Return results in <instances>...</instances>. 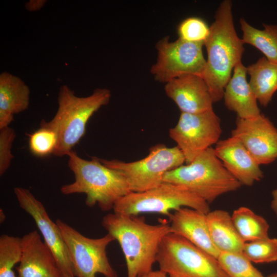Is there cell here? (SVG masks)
<instances>
[{"label": "cell", "instance_id": "1", "mask_svg": "<svg viewBox=\"0 0 277 277\" xmlns=\"http://www.w3.org/2000/svg\"><path fill=\"white\" fill-rule=\"evenodd\" d=\"M102 225L120 245L127 277H140L152 271L162 240L171 233L169 222L152 225L138 215L114 212L103 217Z\"/></svg>", "mask_w": 277, "mask_h": 277}, {"label": "cell", "instance_id": "2", "mask_svg": "<svg viewBox=\"0 0 277 277\" xmlns=\"http://www.w3.org/2000/svg\"><path fill=\"white\" fill-rule=\"evenodd\" d=\"M244 43L237 35L232 13V2L223 1L210 26L204 43L207 59L203 78L209 89L213 103L223 97L225 88L235 65L242 61Z\"/></svg>", "mask_w": 277, "mask_h": 277}, {"label": "cell", "instance_id": "3", "mask_svg": "<svg viewBox=\"0 0 277 277\" xmlns=\"http://www.w3.org/2000/svg\"><path fill=\"white\" fill-rule=\"evenodd\" d=\"M67 156L74 181L62 186L63 194L84 193L87 206L97 205L101 210L108 211L113 209L118 200L131 192L124 175L104 165L99 158L85 160L73 150Z\"/></svg>", "mask_w": 277, "mask_h": 277}, {"label": "cell", "instance_id": "4", "mask_svg": "<svg viewBox=\"0 0 277 277\" xmlns=\"http://www.w3.org/2000/svg\"><path fill=\"white\" fill-rule=\"evenodd\" d=\"M111 92L107 88H96L90 95L80 97L68 86H62L57 97L58 108L49 121L42 120L40 126L53 130L57 143L53 154L68 155L85 135L87 123L92 115L110 101Z\"/></svg>", "mask_w": 277, "mask_h": 277}, {"label": "cell", "instance_id": "5", "mask_svg": "<svg viewBox=\"0 0 277 277\" xmlns=\"http://www.w3.org/2000/svg\"><path fill=\"white\" fill-rule=\"evenodd\" d=\"M163 182L180 186L209 204L220 196L236 191L242 186L226 169L212 147L190 163L167 172Z\"/></svg>", "mask_w": 277, "mask_h": 277}, {"label": "cell", "instance_id": "6", "mask_svg": "<svg viewBox=\"0 0 277 277\" xmlns=\"http://www.w3.org/2000/svg\"><path fill=\"white\" fill-rule=\"evenodd\" d=\"M183 207L190 208L206 214L209 204L186 189L163 182L157 187L143 192H131L115 204L114 212L138 215L142 213H160L166 215Z\"/></svg>", "mask_w": 277, "mask_h": 277}, {"label": "cell", "instance_id": "7", "mask_svg": "<svg viewBox=\"0 0 277 277\" xmlns=\"http://www.w3.org/2000/svg\"><path fill=\"white\" fill-rule=\"evenodd\" d=\"M156 262L170 277H229L216 259L172 233L162 240Z\"/></svg>", "mask_w": 277, "mask_h": 277}, {"label": "cell", "instance_id": "8", "mask_svg": "<svg viewBox=\"0 0 277 277\" xmlns=\"http://www.w3.org/2000/svg\"><path fill=\"white\" fill-rule=\"evenodd\" d=\"M105 166L121 172L125 177L131 192H143L155 188L163 182L165 174L186 162L177 147L164 144L152 147L145 157L132 162L100 159Z\"/></svg>", "mask_w": 277, "mask_h": 277}, {"label": "cell", "instance_id": "9", "mask_svg": "<svg viewBox=\"0 0 277 277\" xmlns=\"http://www.w3.org/2000/svg\"><path fill=\"white\" fill-rule=\"evenodd\" d=\"M68 249L74 277H117L107 255V247L114 238L107 233L100 238H89L61 219L55 221Z\"/></svg>", "mask_w": 277, "mask_h": 277}, {"label": "cell", "instance_id": "10", "mask_svg": "<svg viewBox=\"0 0 277 277\" xmlns=\"http://www.w3.org/2000/svg\"><path fill=\"white\" fill-rule=\"evenodd\" d=\"M203 43H192L178 38L170 42L168 36L155 45L157 59L150 68L155 81L167 83L186 74L203 77L206 60L203 53Z\"/></svg>", "mask_w": 277, "mask_h": 277}, {"label": "cell", "instance_id": "11", "mask_svg": "<svg viewBox=\"0 0 277 277\" xmlns=\"http://www.w3.org/2000/svg\"><path fill=\"white\" fill-rule=\"evenodd\" d=\"M221 121L213 109L197 113L181 112L169 136L183 153L186 162H191L202 152L219 142Z\"/></svg>", "mask_w": 277, "mask_h": 277}, {"label": "cell", "instance_id": "12", "mask_svg": "<svg viewBox=\"0 0 277 277\" xmlns=\"http://www.w3.org/2000/svg\"><path fill=\"white\" fill-rule=\"evenodd\" d=\"M20 207L34 220L44 241L52 252L64 277H74L68 249L56 222L49 217L44 205L28 189L14 188Z\"/></svg>", "mask_w": 277, "mask_h": 277}, {"label": "cell", "instance_id": "13", "mask_svg": "<svg viewBox=\"0 0 277 277\" xmlns=\"http://www.w3.org/2000/svg\"><path fill=\"white\" fill-rule=\"evenodd\" d=\"M231 136L242 142L260 165L277 158V129L263 114L249 119L237 117Z\"/></svg>", "mask_w": 277, "mask_h": 277}, {"label": "cell", "instance_id": "14", "mask_svg": "<svg viewBox=\"0 0 277 277\" xmlns=\"http://www.w3.org/2000/svg\"><path fill=\"white\" fill-rule=\"evenodd\" d=\"M22 238V255L17 277H64L49 247L36 230Z\"/></svg>", "mask_w": 277, "mask_h": 277}, {"label": "cell", "instance_id": "15", "mask_svg": "<svg viewBox=\"0 0 277 277\" xmlns=\"http://www.w3.org/2000/svg\"><path fill=\"white\" fill-rule=\"evenodd\" d=\"M164 89L181 112L197 113L213 109L209 89L201 76H181L166 83Z\"/></svg>", "mask_w": 277, "mask_h": 277}, {"label": "cell", "instance_id": "16", "mask_svg": "<svg viewBox=\"0 0 277 277\" xmlns=\"http://www.w3.org/2000/svg\"><path fill=\"white\" fill-rule=\"evenodd\" d=\"M214 150L226 169L242 185L252 186L263 177L260 165L238 138L231 136L219 141Z\"/></svg>", "mask_w": 277, "mask_h": 277}, {"label": "cell", "instance_id": "17", "mask_svg": "<svg viewBox=\"0 0 277 277\" xmlns=\"http://www.w3.org/2000/svg\"><path fill=\"white\" fill-rule=\"evenodd\" d=\"M206 214L187 207L174 211L169 216L171 231L217 259L220 252L211 239Z\"/></svg>", "mask_w": 277, "mask_h": 277}, {"label": "cell", "instance_id": "18", "mask_svg": "<svg viewBox=\"0 0 277 277\" xmlns=\"http://www.w3.org/2000/svg\"><path fill=\"white\" fill-rule=\"evenodd\" d=\"M247 68L239 62L233 69V74L226 85L223 97L227 108L235 112L238 117L249 119L259 116L257 99L247 81Z\"/></svg>", "mask_w": 277, "mask_h": 277}, {"label": "cell", "instance_id": "19", "mask_svg": "<svg viewBox=\"0 0 277 277\" xmlns=\"http://www.w3.org/2000/svg\"><path fill=\"white\" fill-rule=\"evenodd\" d=\"M30 91L20 77L8 72L0 74V129L10 126L14 115L26 110Z\"/></svg>", "mask_w": 277, "mask_h": 277}, {"label": "cell", "instance_id": "20", "mask_svg": "<svg viewBox=\"0 0 277 277\" xmlns=\"http://www.w3.org/2000/svg\"><path fill=\"white\" fill-rule=\"evenodd\" d=\"M212 241L220 252H243L245 243L240 236L227 211L217 209L206 214Z\"/></svg>", "mask_w": 277, "mask_h": 277}, {"label": "cell", "instance_id": "21", "mask_svg": "<svg viewBox=\"0 0 277 277\" xmlns=\"http://www.w3.org/2000/svg\"><path fill=\"white\" fill-rule=\"evenodd\" d=\"M246 68L249 85L257 100L267 106L277 91V64L263 56Z\"/></svg>", "mask_w": 277, "mask_h": 277}, {"label": "cell", "instance_id": "22", "mask_svg": "<svg viewBox=\"0 0 277 277\" xmlns=\"http://www.w3.org/2000/svg\"><path fill=\"white\" fill-rule=\"evenodd\" d=\"M244 44L259 50L270 62L277 64V25L263 24L260 30L250 25L243 18L240 19Z\"/></svg>", "mask_w": 277, "mask_h": 277}, {"label": "cell", "instance_id": "23", "mask_svg": "<svg viewBox=\"0 0 277 277\" xmlns=\"http://www.w3.org/2000/svg\"><path fill=\"white\" fill-rule=\"evenodd\" d=\"M234 226L244 243L268 237L269 225L262 216L250 208L240 207L231 214Z\"/></svg>", "mask_w": 277, "mask_h": 277}, {"label": "cell", "instance_id": "24", "mask_svg": "<svg viewBox=\"0 0 277 277\" xmlns=\"http://www.w3.org/2000/svg\"><path fill=\"white\" fill-rule=\"evenodd\" d=\"M22 255V238L3 234L0 236V277H17L13 267Z\"/></svg>", "mask_w": 277, "mask_h": 277}, {"label": "cell", "instance_id": "25", "mask_svg": "<svg viewBox=\"0 0 277 277\" xmlns=\"http://www.w3.org/2000/svg\"><path fill=\"white\" fill-rule=\"evenodd\" d=\"M217 260L229 277H264L243 252H221Z\"/></svg>", "mask_w": 277, "mask_h": 277}, {"label": "cell", "instance_id": "26", "mask_svg": "<svg viewBox=\"0 0 277 277\" xmlns=\"http://www.w3.org/2000/svg\"><path fill=\"white\" fill-rule=\"evenodd\" d=\"M243 253L254 263H268L277 261V239L269 236L245 243Z\"/></svg>", "mask_w": 277, "mask_h": 277}, {"label": "cell", "instance_id": "27", "mask_svg": "<svg viewBox=\"0 0 277 277\" xmlns=\"http://www.w3.org/2000/svg\"><path fill=\"white\" fill-rule=\"evenodd\" d=\"M57 136L52 130L40 126L29 135V147L34 155L43 157L52 154L56 147Z\"/></svg>", "mask_w": 277, "mask_h": 277}, {"label": "cell", "instance_id": "28", "mask_svg": "<svg viewBox=\"0 0 277 277\" xmlns=\"http://www.w3.org/2000/svg\"><path fill=\"white\" fill-rule=\"evenodd\" d=\"M210 31V27L202 18L188 17L177 27L179 38L189 42L204 43Z\"/></svg>", "mask_w": 277, "mask_h": 277}, {"label": "cell", "instance_id": "29", "mask_svg": "<svg viewBox=\"0 0 277 277\" xmlns=\"http://www.w3.org/2000/svg\"><path fill=\"white\" fill-rule=\"evenodd\" d=\"M16 137L15 130L10 126L0 129V175L10 168L14 155L12 147Z\"/></svg>", "mask_w": 277, "mask_h": 277}, {"label": "cell", "instance_id": "30", "mask_svg": "<svg viewBox=\"0 0 277 277\" xmlns=\"http://www.w3.org/2000/svg\"><path fill=\"white\" fill-rule=\"evenodd\" d=\"M46 2L43 0H31L26 3L25 7L28 11H35L41 9Z\"/></svg>", "mask_w": 277, "mask_h": 277}, {"label": "cell", "instance_id": "31", "mask_svg": "<svg viewBox=\"0 0 277 277\" xmlns=\"http://www.w3.org/2000/svg\"><path fill=\"white\" fill-rule=\"evenodd\" d=\"M140 277H170L165 272L160 269L157 270H152L148 273Z\"/></svg>", "mask_w": 277, "mask_h": 277}, {"label": "cell", "instance_id": "32", "mask_svg": "<svg viewBox=\"0 0 277 277\" xmlns=\"http://www.w3.org/2000/svg\"><path fill=\"white\" fill-rule=\"evenodd\" d=\"M272 199L271 202V207L277 215V186L272 192Z\"/></svg>", "mask_w": 277, "mask_h": 277}, {"label": "cell", "instance_id": "33", "mask_svg": "<svg viewBox=\"0 0 277 277\" xmlns=\"http://www.w3.org/2000/svg\"><path fill=\"white\" fill-rule=\"evenodd\" d=\"M6 219V215L3 211V210L0 209V222L3 223Z\"/></svg>", "mask_w": 277, "mask_h": 277}, {"label": "cell", "instance_id": "34", "mask_svg": "<svg viewBox=\"0 0 277 277\" xmlns=\"http://www.w3.org/2000/svg\"><path fill=\"white\" fill-rule=\"evenodd\" d=\"M267 277H277V272L274 274H271Z\"/></svg>", "mask_w": 277, "mask_h": 277}]
</instances>
